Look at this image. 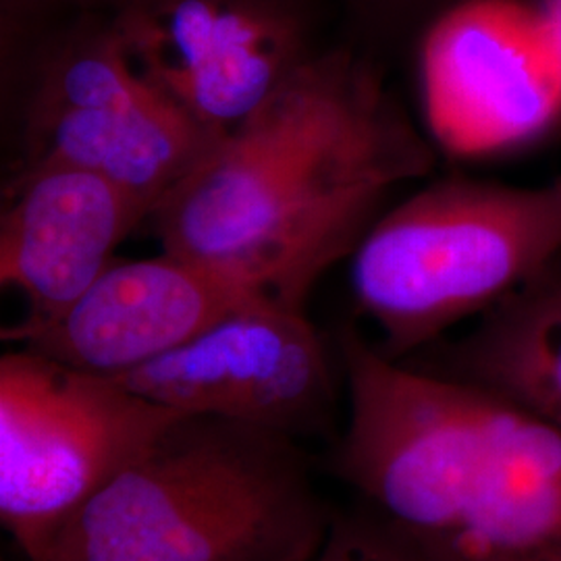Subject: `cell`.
Listing matches in <instances>:
<instances>
[{
	"instance_id": "cell-1",
	"label": "cell",
	"mask_w": 561,
	"mask_h": 561,
	"mask_svg": "<svg viewBox=\"0 0 561 561\" xmlns=\"http://www.w3.org/2000/svg\"><path fill=\"white\" fill-rule=\"evenodd\" d=\"M435 167V144L350 46L314 50L215 141L152 210L164 252L215 264L301 308L350 259L391 194Z\"/></svg>"
},
{
	"instance_id": "cell-2",
	"label": "cell",
	"mask_w": 561,
	"mask_h": 561,
	"mask_svg": "<svg viewBox=\"0 0 561 561\" xmlns=\"http://www.w3.org/2000/svg\"><path fill=\"white\" fill-rule=\"evenodd\" d=\"M337 470L422 561H561V431L468 382L340 337Z\"/></svg>"
},
{
	"instance_id": "cell-3",
	"label": "cell",
	"mask_w": 561,
	"mask_h": 561,
	"mask_svg": "<svg viewBox=\"0 0 561 561\" xmlns=\"http://www.w3.org/2000/svg\"><path fill=\"white\" fill-rule=\"evenodd\" d=\"M331 522L294 437L180 416L69 520L48 561H310Z\"/></svg>"
},
{
	"instance_id": "cell-4",
	"label": "cell",
	"mask_w": 561,
	"mask_h": 561,
	"mask_svg": "<svg viewBox=\"0 0 561 561\" xmlns=\"http://www.w3.org/2000/svg\"><path fill=\"white\" fill-rule=\"evenodd\" d=\"M350 259L358 314L379 329L377 350L405 360L561 261V178L433 181L385 208Z\"/></svg>"
},
{
	"instance_id": "cell-5",
	"label": "cell",
	"mask_w": 561,
	"mask_h": 561,
	"mask_svg": "<svg viewBox=\"0 0 561 561\" xmlns=\"http://www.w3.org/2000/svg\"><path fill=\"white\" fill-rule=\"evenodd\" d=\"M127 385L13 347L0 358V520L27 561L178 421Z\"/></svg>"
},
{
	"instance_id": "cell-6",
	"label": "cell",
	"mask_w": 561,
	"mask_h": 561,
	"mask_svg": "<svg viewBox=\"0 0 561 561\" xmlns=\"http://www.w3.org/2000/svg\"><path fill=\"white\" fill-rule=\"evenodd\" d=\"M426 136L482 161L561 123V38L533 0H458L416 42Z\"/></svg>"
},
{
	"instance_id": "cell-7",
	"label": "cell",
	"mask_w": 561,
	"mask_h": 561,
	"mask_svg": "<svg viewBox=\"0 0 561 561\" xmlns=\"http://www.w3.org/2000/svg\"><path fill=\"white\" fill-rule=\"evenodd\" d=\"M111 13L141 76L219 136L314 53L304 0H123Z\"/></svg>"
},
{
	"instance_id": "cell-8",
	"label": "cell",
	"mask_w": 561,
	"mask_h": 561,
	"mask_svg": "<svg viewBox=\"0 0 561 561\" xmlns=\"http://www.w3.org/2000/svg\"><path fill=\"white\" fill-rule=\"evenodd\" d=\"M183 416H215L298 439L331 421V356L301 308L261 301L161 358L113 377Z\"/></svg>"
},
{
	"instance_id": "cell-9",
	"label": "cell",
	"mask_w": 561,
	"mask_h": 561,
	"mask_svg": "<svg viewBox=\"0 0 561 561\" xmlns=\"http://www.w3.org/2000/svg\"><path fill=\"white\" fill-rule=\"evenodd\" d=\"M261 301L277 300L231 271L162 250L152 259L115 262L57 321L2 340L117 377Z\"/></svg>"
},
{
	"instance_id": "cell-10",
	"label": "cell",
	"mask_w": 561,
	"mask_h": 561,
	"mask_svg": "<svg viewBox=\"0 0 561 561\" xmlns=\"http://www.w3.org/2000/svg\"><path fill=\"white\" fill-rule=\"evenodd\" d=\"M150 215V204L78 167L13 169L0 217V283L20 294L27 312L2 337L62 317Z\"/></svg>"
},
{
	"instance_id": "cell-11",
	"label": "cell",
	"mask_w": 561,
	"mask_h": 561,
	"mask_svg": "<svg viewBox=\"0 0 561 561\" xmlns=\"http://www.w3.org/2000/svg\"><path fill=\"white\" fill-rule=\"evenodd\" d=\"M15 125L20 157L13 169L78 167L117 183L152 210L221 138L169 99L65 111Z\"/></svg>"
},
{
	"instance_id": "cell-12",
	"label": "cell",
	"mask_w": 561,
	"mask_h": 561,
	"mask_svg": "<svg viewBox=\"0 0 561 561\" xmlns=\"http://www.w3.org/2000/svg\"><path fill=\"white\" fill-rule=\"evenodd\" d=\"M400 362L495 393L561 431V261L458 337Z\"/></svg>"
},
{
	"instance_id": "cell-13",
	"label": "cell",
	"mask_w": 561,
	"mask_h": 561,
	"mask_svg": "<svg viewBox=\"0 0 561 561\" xmlns=\"http://www.w3.org/2000/svg\"><path fill=\"white\" fill-rule=\"evenodd\" d=\"M362 41L396 48L421 38L424 27L458 0H343Z\"/></svg>"
},
{
	"instance_id": "cell-14",
	"label": "cell",
	"mask_w": 561,
	"mask_h": 561,
	"mask_svg": "<svg viewBox=\"0 0 561 561\" xmlns=\"http://www.w3.org/2000/svg\"><path fill=\"white\" fill-rule=\"evenodd\" d=\"M310 561H422L370 512L333 516L329 533Z\"/></svg>"
},
{
	"instance_id": "cell-15",
	"label": "cell",
	"mask_w": 561,
	"mask_h": 561,
	"mask_svg": "<svg viewBox=\"0 0 561 561\" xmlns=\"http://www.w3.org/2000/svg\"><path fill=\"white\" fill-rule=\"evenodd\" d=\"M123 0H0V27L50 18L65 11H115Z\"/></svg>"
},
{
	"instance_id": "cell-16",
	"label": "cell",
	"mask_w": 561,
	"mask_h": 561,
	"mask_svg": "<svg viewBox=\"0 0 561 561\" xmlns=\"http://www.w3.org/2000/svg\"><path fill=\"white\" fill-rule=\"evenodd\" d=\"M542 13L556 25L561 38V0H533Z\"/></svg>"
}]
</instances>
